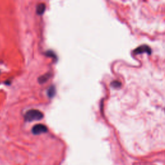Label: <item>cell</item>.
Segmentation results:
<instances>
[{"mask_svg":"<svg viewBox=\"0 0 165 165\" xmlns=\"http://www.w3.org/2000/svg\"><path fill=\"white\" fill-rule=\"evenodd\" d=\"M49 77H50L49 74H45V75H43V76L41 77V78H40V83H43V82L46 81V80L49 78Z\"/></svg>","mask_w":165,"mask_h":165,"instance_id":"5","label":"cell"},{"mask_svg":"<svg viewBox=\"0 0 165 165\" xmlns=\"http://www.w3.org/2000/svg\"><path fill=\"white\" fill-rule=\"evenodd\" d=\"M47 130H47V128H46V126H45L43 125H41V124H39V125H36L34 127H33L32 133L35 135H38V134L46 132Z\"/></svg>","mask_w":165,"mask_h":165,"instance_id":"2","label":"cell"},{"mask_svg":"<svg viewBox=\"0 0 165 165\" xmlns=\"http://www.w3.org/2000/svg\"><path fill=\"white\" fill-rule=\"evenodd\" d=\"M134 53L135 54L143 53H147L148 54H151V49L147 45H143L139 46L138 48L134 50Z\"/></svg>","mask_w":165,"mask_h":165,"instance_id":"3","label":"cell"},{"mask_svg":"<svg viewBox=\"0 0 165 165\" xmlns=\"http://www.w3.org/2000/svg\"><path fill=\"white\" fill-rule=\"evenodd\" d=\"M111 85L114 88H119L121 86V83L118 81H114L112 82Z\"/></svg>","mask_w":165,"mask_h":165,"instance_id":"6","label":"cell"},{"mask_svg":"<svg viewBox=\"0 0 165 165\" xmlns=\"http://www.w3.org/2000/svg\"><path fill=\"white\" fill-rule=\"evenodd\" d=\"M45 5L44 3H41L40 5H38L37 7V13L38 14L41 15L42 14H43V12H45Z\"/></svg>","mask_w":165,"mask_h":165,"instance_id":"4","label":"cell"},{"mask_svg":"<svg viewBox=\"0 0 165 165\" xmlns=\"http://www.w3.org/2000/svg\"><path fill=\"white\" fill-rule=\"evenodd\" d=\"M48 93H49V96H50V97L53 96H54V88H53V87L50 88L49 89V90Z\"/></svg>","mask_w":165,"mask_h":165,"instance_id":"7","label":"cell"},{"mask_svg":"<svg viewBox=\"0 0 165 165\" xmlns=\"http://www.w3.org/2000/svg\"><path fill=\"white\" fill-rule=\"evenodd\" d=\"M43 117V113L37 110H30L25 115V119L27 121H38Z\"/></svg>","mask_w":165,"mask_h":165,"instance_id":"1","label":"cell"}]
</instances>
